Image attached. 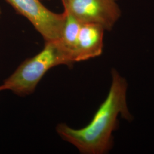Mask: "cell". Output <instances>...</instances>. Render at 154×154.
Wrapping results in <instances>:
<instances>
[{"mask_svg": "<svg viewBox=\"0 0 154 154\" xmlns=\"http://www.w3.org/2000/svg\"><path fill=\"white\" fill-rule=\"evenodd\" d=\"M69 1H70V0H61V1H62V4H63V5L65 4H66L67 2H69Z\"/></svg>", "mask_w": 154, "mask_h": 154, "instance_id": "7", "label": "cell"}, {"mask_svg": "<svg viewBox=\"0 0 154 154\" xmlns=\"http://www.w3.org/2000/svg\"><path fill=\"white\" fill-rule=\"evenodd\" d=\"M33 25L45 40L54 41L60 37L66 13L50 11L41 0H4Z\"/></svg>", "mask_w": 154, "mask_h": 154, "instance_id": "3", "label": "cell"}, {"mask_svg": "<svg viewBox=\"0 0 154 154\" xmlns=\"http://www.w3.org/2000/svg\"><path fill=\"white\" fill-rule=\"evenodd\" d=\"M118 0H70L63 4L64 11L81 23H94L105 30L114 27L121 15Z\"/></svg>", "mask_w": 154, "mask_h": 154, "instance_id": "4", "label": "cell"}, {"mask_svg": "<svg viewBox=\"0 0 154 154\" xmlns=\"http://www.w3.org/2000/svg\"><path fill=\"white\" fill-rule=\"evenodd\" d=\"M1 15V8H0V16Z\"/></svg>", "mask_w": 154, "mask_h": 154, "instance_id": "8", "label": "cell"}, {"mask_svg": "<svg viewBox=\"0 0 154 154\" xmlns=\"http://www.w3.org/2000/svg\"><path fill=\"white\" fill-rule=\"evenodd\" d=\"M71 65L56 41L45 42L44 49L37 55L23 61L0 85L2 91L11 90L20 96L33 93L39 82L52 67Z\"/></svg>", "mask_w": 154, "mask_h": 154, "instance_id": "2", "label": "cell"}, {"mask_svg": "<svg viewBox=\"0 0 154 154\" xmlns=\"http://www.w3.org/2000/svg\"><path fill=\"white\" fill-rule=\"evenodd\" d=\"M2 90H1V87H0V91H1Z\"/></svg>", "mask_w": 154, "mask_h": 154, "instance_id": "9", "label": "cell"}, {"mask_svg": "<svg viewBox=\"0 0 154 154\" xmlns=\"http://www.w3.org/2000/svg\"><path fill=\"white\" fill-rule=\"evenodd\" d=\"M111 84L104 102L86 126L74 129L64 123L57 125L61 138L85 154H103L112 147V133L118 127L119 116L132 119L127 104L126 80L116 69L111 70Z\"/></svg>", "mask_w": 154, "mask_h": 154, "instance_id": "1", "label": "cell"}, {"mask_svg": "<svg viewBox=\"0 0 154 154\" xmlns=\"http://www.w3.org/2000/svg\"><path fill=\"white\" fill-rule=\"evenodd\" d=\"M60 37L56 42L72 65L74 63V57L77 46L78 37L81 23L67 11Z\"/></svg>", "mask_w": 154, "mask_h": 154, "instance_id": "6", "label": "cell"}, {"mask_svg": "<svg viewBox=\"0 0 154 154\" xmlns=\"http://www.w3.org/2000/svg\"><path fill=\"white\" fill-rule=\"evenodd\" d=\"M105 29L94 23H81L74 53V62L99 57L103 49Z\"/></svg>", "mask_w": 154, "mask_h": 154, "instance_id": "5", "label": "cell"}]
</instances>
